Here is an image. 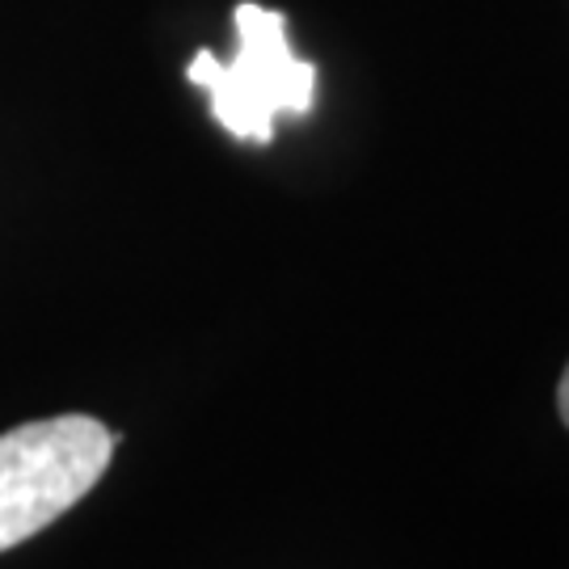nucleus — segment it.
Returning <instances> with one entry per match:
<instances>
[{"mask_svg":"<svg viewBox=\"0 0 569 569\" xmlns=\"http://www.w3.org/2000/svg\"><path fill=\"white\" fill-rule=\"evenodd\" d=\"M119 443L89 413H60L0 435V552L51 528L102 481Z\"/></svg>","mask_w":569,"mask_h":569,"instance_id":"f257e3e1","label":"nucleus"},{"mask_svg":"<svg viewBox=\"0 0 569 569\" xmlns=\"http://www.w3.org/2000/svg\"><path fill=\"white\" fill-rule=\"evenodd\" d=\"M237 56L220 60L199 51L186 77L207 89L211 114L232 140L270 143L279 119H300L317 98V68L287 42V18L253 0L237 4Z\"/></svg>","mask_w":569,"mask_h":569,"instance_id":"f03ea898","label":"nucleus"},{"mask_svg":"<svg viewBox=\"0 0 569 569\" xmlns=\"http://www.w3.org/2000/svg\"><path fill=\"white\" fill-rule=\"evenodd\" d=\"M557 413H561V422L569 427V363L561 371V385H557Z\"/></svg>","mask_w":569,"mask_h":569,"instance_id":"7ed1b4c3","label":"nucleus"}]
</instances>
